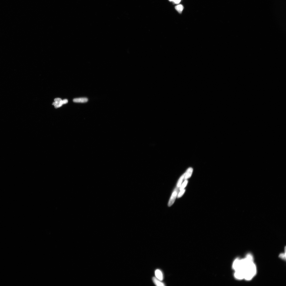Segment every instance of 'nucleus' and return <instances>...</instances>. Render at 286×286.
Segmentation results:
<instances>
[{
  "label": "nucleus",
  "instance_id": "obj_13",
  "mask_svg": "<svg viewBox=\"0 0 286 286\" xmlns=\"http://www.w3.org/2000/svg\"><path fill=\"white\" fill-rule=\"evenodd\" d=\"M279 257L282 259L286 260V253L285 254L283 253L280 255Z\"/></svg>",
  "mask_w": 286,
  "mask_h": 286
},
{
  "label": "nucleus",
  "instance_id": "obj_15",
  "mask_svg": "<svg viewBox=\"0 0 286 286\" xmlns=\"http://www.w3.org/2000/svg\"><path fill=\"white\" fill-rule=\"evenodd\" d=\"M169 0L170 1H172L173 2V0Z\"/></svg>",
  "mask_w": 286,
  "mask_h": 286
},
{
  "label": "nucleus",
  "instance_id": "obj_1",
  "mask_svg": "<svg viewBox=\"0 0 286 286\" xmlns=\"http://www.w3.org/2000/svg\"><path fill=\"white\" fill-rule=\"evenodd\" d=\"M244 279L250 281L253 278L257 273V269L254 261L249 262L245 267L244 269Z\"/></svg>",
  "mask_w": 286,
  "mask_h": 286
},
{
  "label": "nucleus",
  "instance_id": "obj_5",
  "mask_svg": "<svg viewBox=\"0 0 286 286\" xmlns=\"http://www.w3.org/2000/svg\"><path fill=\"white\" fill-rule=\"evenodd\" d=\"M155 275L156 277L158 279L162 281L163 279V274L161 271L159 269H157L155 271Z\"/></svg>",
  "mask_w": 286,
  "mask_h": 286
},
{
  "label": "nucleus",
  "instance_id": "obj_7",
  "mask_svg": "<svg viewBox=\"0 0 286 286\" xmlns=\"http://www.w3.org/2000/svg\"><path fill=\"white\" fill-rule=\"evenodd\" d=\"M88 99L86 98H81L74 99L73 101L74 102L79 103H85L87 102Z\"/></svg>",
  "mask_w": 286,
  "mask_h": 286
},
{
  "label": "nucleus",
  "instance_id": "obj_10",
  "mask_svg": "<svg viewBox=\"0 0 286 286\" xmlns=\"http://www.w3.org/2000/svg\"><path fill=\"white\" fill-rule=\"evenodd\" d=\"M184 174L182 175L179 179L178 183L177 184V187H180L181 185L182 182L183 181V179H184Z\"/></svg>",
  "mask_w": 286,
  "mask_h": 286
},
{
  "label": "nucleus",
  "instance_id": "obj_6",
  "mask_svg": "<svg viewBox=\"0 0 286 286\" xmlns=\"http://www.w3.org/2000/svg\"><path fill=\"white\" fill-rule=\"evenodd\" d=\"M153 280L154 284L157 286H165L164 283L156 277H153Z\"/></svg>",
  "mask_w": 286,
  "mask_h": 286
},
{
  "label": "nucleus",
  "instance_id": "obj_9",
  "mask_svg": "<svg viewBox=\"0 0 286 286\" xmlns=\"http://www.w3.org/2000/svg\"><path fill=\"white\" fill-rule=\"evenodd\" d=\"M175 9L179 13H181L183 10V7L181 5H179L176 6Z\"/></svg>",
  "mask_w": 286,
  "mask_h": 286
},
{
  "label": "nucleus",
  "instance_id": "obj_2",
  "mask_svg": "<svg viewBox=\"0 0 286 286\" xmlns=\"http://www.w3.org/2000/svg\"><path fill=\"white\" fill-rule=\"evenodd\" d=\"M234 276L237 279L242 280L244 279V273L243 269H238L235 271Z\"/></svg>",
  "mask_w": 286,
  "mask_h": 286
},
{
  "label": "nucleus",
  "instance_id": "obj_3",
  "mask_svg": "<svg viewBox=\"0 0 286 286\" xmlns=\"http://www.w3.org/2000/svg\"><path fill=\"white\" fill-rule=\"evenodd\" d=\"M178 187L176 188L173 192L168 204L169 207L171 206L175 201L176 196L178 192Z\"/></svg>",
  "mask_w": 286,
  "mask_h": 286
},
{
  "label": "nucleus",
  "instance_id": "obj_12",
  "mask_svg": "<svg viewBox=\"0 0 286 286\" xmlns=\"http://www.w3.org/2000/svg\"><path fill=\"white\" fill-rule=\"evenodd\" d=\"M185 191V190L183 189L178 194V198L181 197L182 195L183 194Z\"/></svg>",
  "mask_w": 286,
  "mask_h": 286
},
{
  "label": "nucleus",
  "instance_id": "obj_14",
  "mask_svg": "<svg viewBox=\"0 0 286 286\" xmlns=\"http://www.w3.org/2000/svg\"><path fill=\"white\" fill-rule=\"evenodd\" d=\"M181 0H173V2H174L175 4H178L180 2Z\"/></svg>",
  "mask_w": 286,
  "mask_h": 286
},
{
  "label": "nucleus",
  "instance_id": "obj_8",
  "mask_svg": "<svg viewBox=\"0 0 286 286\" xmlns=\"http://www.w3.org/2000/svg\"><path fill=\"white\" fill-rule=\"evenodd\" d=\"M193 170L191 168H190L188 169L186 172L184 174L185 179H187L191 177L192 174Z\"/></svg>",
  "mask_w": 286,
  "mask_h": 286
},
{
  "label": "nucleus",
  "instance_id": "obj_4",
  "mask_svg": "<svg viewBox=\"0 0 286 286\" xmlns=\"http://www.w3.org/2000/svg\"><path fill=\"white\" fill-rule=\"evenodd\" d=\"M55 102L53 103V105L55 106L56 108L61 106L64 104L63 100L61 99L57 98L54 99Z\"/></svg>",
  "mask_w": 286,
  "mask_h": 286
},
{
  "label": "nucleus",
  "instance_id": "obj_11",
  "mask_svg": "<svg viewBox=\"0 0 286 286\" xmlns=\"http://www.w3.org/2000/svg\"><path fill=\"white\" fill-rule=\"evenodd\" d=\"M188 183V181L187 180L185 181L182 185H181L180 190L181 191L184 189V188L186 186Z\"/></svg>",
  "mask_w": 286,
  "mask_h": 286
}]
</instances>
